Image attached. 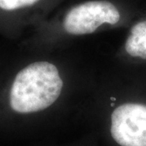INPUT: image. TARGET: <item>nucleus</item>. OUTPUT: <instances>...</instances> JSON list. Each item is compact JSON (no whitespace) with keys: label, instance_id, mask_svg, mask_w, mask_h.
Here are the masks:
<instances>
[{"label":"nucleus","instance_id":"1","mask_svg":"<svg viewBox=\"0 0 146 146\" xmlns=\"http://www.w3.org/2000/svg\"><path fill=\"white\" fill-rule=\"evenodd\" d=\"M70 90V75L64 66L43 56L16 74L9 91V105L16 114L35 116L47 128L62 117Z\"/></svg>","mask_w":146,"mask_h":146},{"label":"nucleus","instance_id":"2","mask_svg":"<svg viewBox=\"0 0 146 146\" xmlns=\"http://www.w3.org/2000/svg\"><path fill=\"white\" fill-rule=\"evenodd\" d=\"M146 13L136 0H84L69 5L38 25L43 46L98 32L127 29Z\"/></svg>","mask_w":146,"mask_h":146},{"label":"nucleus","instance_id":"3","mask_svg":"<svg viewBox=\"0 0 146 146\" xmlns=\"http://www.w3.org/2000/svg\"><path fill=\"white\" fill-rule=\"evenodd\" d=\"M93 120L107 146H146V69H128Z\"/></svg>","mask_w":146,"mask_h":146},{"label":"nucleus","instance_id":"4","mask_svg":"<svg viewBox=\"0 0 146 146\" xmlns=\"http://www.w3.org/2000/svg\"><path fill=\"white\" fill-rule=\"evenodd\" d=\"M117 58L128 69H146V13L127 28Z\"/></svg>","mask_w":146,"mask_h":146},{"label":"nucleus","instance_id":"5","mask_svg":"<svg viewBox=\"0 0 146 146\" xmlns=\"http://www.w3.org/2000/svg\"><path fill=\"white\" fill-rule=\"evenodd\" d=\"M64 0H0V12L26 17L38 26Z\"/></svg>","mask_w":146,"mask_h":146},{"label":"nucleus","instance_id":"6","mask_svg":"<svg viewBox=\"0 0 146 146\" xmlns=\"http://www.w3.org/2000/svg\"><path fill=\"white\" fill-rule=\"evenodd\" d=\"M58 146H99V145H98V136L95 133H92L75 142L70 143L68 145H64Z\"/></svg>","mask_w":146,"mask_h":146}]
</instances>
